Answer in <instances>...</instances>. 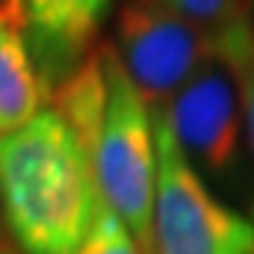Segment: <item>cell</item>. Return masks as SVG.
<instances>
[{
	"instance_id": "8fae6325",
	"label": "cell",
	"mask_w": 254,
	"mask_h": 254,
	"mask_svg": "<svg viewBox=\"0 0 254 254\" xmlns=\"http://www.w3.org/2000/svg\"><path fill=\"white\" fill-rule=\"evenodd\" d=\"M73 254H141V252H138L136 240L127 232L125 223L105 203H99V212H96L91 232L85 235V240Z\"/></svg>"
},
{
	"instance_id": "7a4b0ae2",
	"label": "cell",
	"mask_w": 254,
	"mask_h": 254,
	"mask_svg": "<svg viewBox=\"0 0 254 254\" xmlns=\"http://www.w3.org/2000/svg\"><path fill=\"white\" fill-rule=\"evenodd\" d=\"M105 116L93 147V175L102 203L133 235L138 252L153 254L155 209V138L153 113L127 79L113 46H102Z\"/></svg>"
},
{
	"instance_id": "9c48e42d",
	"label": "cell",
	"mask_w": 254,
	"mask_h": 254,
	"mask_svg": "<svg viewBox=\"0 0 254 254\" xmlns=\"http://www.w3.org/2000/svg\"><path fill=\"white\" fill-rule=\"evenodd\" d=\"M215 57L223 63L237 85L246 119V138L254 155V34L246 23V14H240L215 34Z\"/></svg>"
},
{
	"instance_id": "6da1fadb",
	"label": "cell",
	"mask_w": 254,
	"mask_h": 254,
	"mask_svg": "<svg viewBox=\"0 0 254 254\" xmlns=\"http://www.w3.org/2000/svg\"><path fill=\"white\" fill-rule=\"evenodd\" d=\"M99 203L91 155L54 108L0 136V209L23 254H73Z\"/></svg>"
},
{
	"instance_id": "4fadbf2b",
	"label": "cell",
	"mask_w": 254,
	"mask_h": 254,
	"mask_svg": "<svg viewBox=\"0 0 254 254\" xmlns=\"http://www.w3.org/2000/svg\"><path fill=\"white\" fill-rule=\"evenodd\" d=\"M0 254H17L11 246H6V240H0Z\"/></svg>"
},
{
	"instance_id": "5b68a950",
	"label": "cell",
	"mask_w": 254,
	"mask_h": 254,
	"mask_svg": "<svg viewBox=\"0 0 254 254\" xmlns=\"http://www.w3.org/2000/svg\"><path fill=\"white\" fill-rule=\"evenodd\" d=\"M113 51L144 105L161 110L215 60V37L175 17L155 0H127L119 14Z\"/></svg>"
},
{
	"instance_id": "ba28073f",
	"label": "cell",
	"mask_w": 254,
	"mask_h": 254,
	"mask_svg": "<svg viewBox=\"0 0 254 254\" xmlns=\"http://www.w3.org/2000/svg\"><path fill=\"white\" fill-rule=\"evenodd\" d=\"M51 99H54L51 108L65 119V125L71 127L73 136L79 138L85 153L93 158V147H96L102 116H105V99H108L102 48L91 51L68 79H63L51 91Z\"/></svg>"
},
{
	"instance_id": "3957f363",
	"label": "cell",
	"mask_w": 254,
	"mask_h": 254,
	"mask_svg": "<svg viewBox=\"0 0 254 254\" xmlns=\"http://www.w3.org/2000/svg\"><path fill=\"white\" fill-rule=\"evenodd\" d=\"M153 113V254H254V220L226 206L178 150L161 110Z\"/></svg>"
},
{
	"instance_id": "52a82bcc",
	"label": "cell",
	"mask_w": 254,
	"mask_h": 254,
	"mask_svg": "<svg viewBox=\"0 0 254 254\" xmlns=\"http://www.w3.org/2000/svg\"><path fill=\"white\" fill-rule=\"evenodd\" d=\"M46 96L26 43V14L17 3L0 0V136L31 122Z\"/></svg>"
},
{
	"instance_id": "7c38bea8",
	"label": "cell",
	"mask_w": 254,
	"mask_h": 254,
	"mask_svg": "<svg viewBox=\"0 0 254 254\" xmlns=\"http://www.w3.org/2000/svg\"><path fill=\"white\" fill-rule=\"evenodd\" d=\"M246 23H249V28L254 34V0H246Z\"/></svg>"
},
{
	"instance_id": "5bb4252c",
	"label": "cell",
	"mask_w": 254,
	"mask_h": 254,
	"mask_svg": "<svg viewBox=\"0 0 254 254\" xmlns=\"http://www.w3.org/2000/svg\"><path fill=\"white\" fill-rule=\"evenodd\" d=\"M11 3H17V6H20V9H23V0H11Z\"/></svg>"
},
{
	"instance_id": "8992f818",
	"label": "cell",
	"mask_w": 254,
	"mask_h": 254,
	"mask_svg": "<svg viewBox=\"0 0 254 254\" xmlns=\"http://www.w3.org/2000/svg\"><path fill=\"white\" fill-rule=\"evenodd\" d=\"M110 0H23L26 43L46 93L88 57Z\"/></svg>"
},
{
	"instance_id": "277c9868",
	"label": "cell",
	"mask_w": 254,
	"mask_h": 254,
	"mask_svg": "<svg viewBox=\"0 0 254 254\" xmlns=\"http://www.w3.org/2000/svg\"><path fill=\"white\" fill-rule=\"evenodd\" d=\"M178 150L203 181L240 187L246 178V119L232 73L218 57L161 108Z\"/></svg>"
},
{
	"instance_id": "30bf717a",
	"label": "cell",
	"mask_w": 254,
	"mask_h": 254,
	"mask_svg": "<svg viewBox=\"0 0 254 254\" xmlns=\"http://www.w3.org/2000/svg\"><path fill=\"white\" fill-rule=\"evenodd\" d=\"M155 3L212 37L232 20L246 14V0H155Z\"/></svg>"
}]
</instances>
